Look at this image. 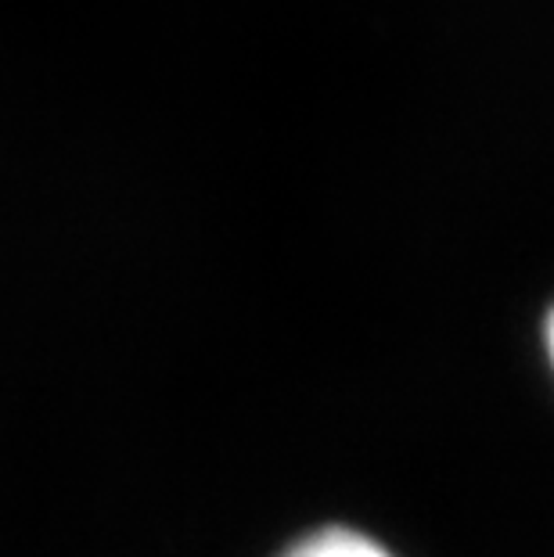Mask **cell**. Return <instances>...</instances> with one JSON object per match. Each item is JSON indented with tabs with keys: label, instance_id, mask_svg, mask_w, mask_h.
<instances>
[{
	"label": "cell",
	"instance_id": "6da1fadb",
	"mask_svg": "<svg viewBox=\"0 0 554 557\" xmlns=\"http://www.w3.org/2000/svg\"><path fill=\"white\" fill-rule=\"evenodd\" d=\"M281 557H393L382 543H374L364 532L353 529H321L313 536L299 540L296 547H288Z\"/></svg>",
	"mask_w": 554,
	"mask_h": 557
}]
</instances>
